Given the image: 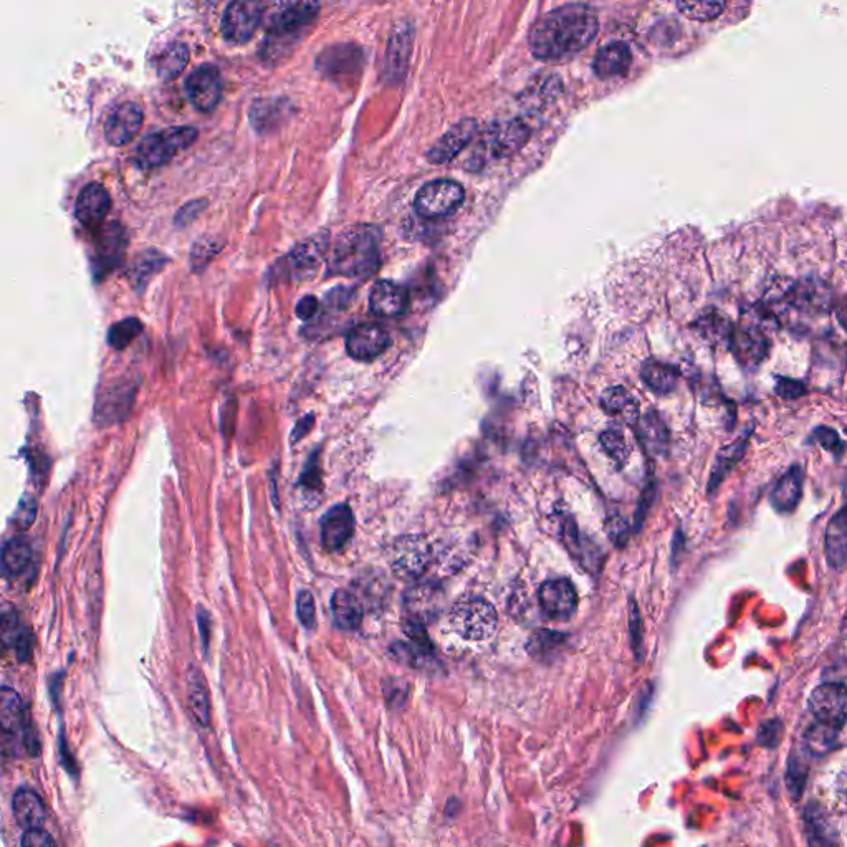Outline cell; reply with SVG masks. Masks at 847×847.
Listing matches in <instances>:
<instances>
[{"instance_id":"obj_36","label":"cell","mask_w":847,"mask_h":847,"mask_svg":"<svg viewBox=\"0 0 847 847\" xmlns=\"http://www.w3.org/2000/svg\"><path fill=\"white\" fill-rule=\"evenodd\" d=\"M803 492V472L800 467H793L788 474L776 485L771 502L780 512L795 510Z\"/></svg>"},{"instance_id":"obj_17","label":"cell","mask_w":847,"mask_h":847,"mask_svg":"<svg viewBox=\"0 0 847 847\" xmlns=\"http://www.w3.org/2000/svg\"><path fill=\"white\" fill-rule=\"evenodd\" d=\"M732 351L743 366L755 368L768 355L770 340L760 326L747 323L733 331Z\"/></svg>"},{"instance_id":"obj_38","label":"cell","mask_w":847,"mask_h":847,"mask_svg":"<svg viewBox=\"0 0 847 847\" xmlns=\"http://www.w3.org/2000/svg\"><path fill=\"white\" fill-rule=\"evenodd\" d=\"M565 641L566 636H563L561 632L540 629L533 632L528 639L527 649L538 661H550L551 657L558 654Z\"/></svg>"},{"instance_id":"obj_44","label":"cell","mask_w":847,"mask_h":847,"mask_svg":"<svg viewBox=\"0 0 847 847\" xmlns=\"http://www.w3.org/2000/svg\"><path fill=\"white\" fill-rule=\"evenodd\" d=\"M599 441H601V446H603L604 452L611 457V459L619 465V467H623L626 464L627 459H629V455H631V447L627 446L626 437H624L623 432L619 431V429H608V431H604L599 437Z\"/></svg>"},{"instance_id":"obj_5","label":"cell","mask_w":847,"mask_h":847,"mask_svg":"<svg viewBox=\"0 0 847 847\" xmlns=\"http://www.w3.org/2000/svg\"><path fill=\"white\" fill-rule=\"evenodd\" d=\"M450 624L467 641H485L497 631V611L487 599L465 598L450 611Z\"/></svg>"},{"instance_id":"obj_43","label":"cell","mask_w":847,"mask_h":847,"mask_svg":"<svg viewBox=\"0 0 847 847\" xmlns=\"http://www.w3.org/2000/svg\"><path fill=\"white\" fill-rule=\"evenodd\" d=\"M642 437L652 454H661L667 446V431L661 417L649 412L642 421Z\"/></svg>"},{"instance_id":"obj_22","label":"cell","mask_w":847,"mask_h":847,"mask_svg":"<svg viewBox=\"0 0 847 847\" xmlns=\"http://www.w3.org/2000/svg\"><path fill=\"white\" fill-rule=\"evenodd\" d=\"M134 388L128 386H116L103 393L96 402L95 419L100 426H111L125 421L130 416L131 407L134 402Z\"/></svg>"},{"instance_id":"obj_32","label":"cell","mask_w":847,"mask_h":847,"mask_svg":"<svg viewBox=\"0 0 847 847\" xmlns=\"http://www.w3.org/2000/svg\"><path fill=\"white\" fill-rule=\"evenodd\" d=\"M326 249H328V237L325 234L308 237L288 254V265L297 272L307 273L308 270H312L320 264Z\"/></svg>"},{"instance_id":"obj_41","label":"cell","mask_w":847,"mask_h":847,"mask_svg":"<svg viewBox=\"0 0 847 847\" xmlns=\"http://www.w3.org/2000/svg\"><path fill=\"white\" fill-rule=\"evenodd\" d=\"M411 29L396 30V34L389 40L388 48V70H399L402 73V68H406L407 58L411 55Z\"/></svg>"},{"instance_id":"obj_28","label":"cell","mask_w":847,"mask_h":847,"mask_svg":"<svg viewBox=\"0 0 847 847\" xmlns=\"http://www.w3.org/2000/svg\"><path fill=\"white\" fill-rule=\"evenodd\" d=\"M389 656L399 664L419 670H431L436 659L431 641L394 642L389 647Z\"/></svg>"},{"instance_id":"obj_30","label":"cell","mask_w":847,"mask_h":847,"mask_svg":"<svg viewBox=\"0 0 847 847\" xmlns=\"http://www.w3.org/2000/svg\"><path fill=\"white\" fill-rule=\"evenodd\" d=\"M187 707L194 722L201 728L211 727V700L201 672L192 670L187 677Z\"/></svg>"},{"instance_id":"obj_9","label":"cell","mask_w":847,"mask_h":847,"mask_svg":"<svg viewBox=\"0 0 847 847\" xmlns=\"http://www.w3.org/2000/svg\"><path fill=\"white\" fill-rule=\"evenodd\" d=\"M809 710L819 727L838 732L847 722V687L843 684H823L809 697Z\"/></svg>"},{"instance_id":"obj_13","label":"cell","mask_w":847,"mask_h":847,"mask_svg":"<svg viewBox=\"0 0 847 847\" xmlns=\"http://www.w3.org/2000/svg\"><path fill=\"white\" fill-rule=\"evenodd\" d=\"M538 603L546 618L563 621L570 619L578 606V594L570 580H548L538 589Z\"/></svg>"},{"instance_id":"obj_49","label":"cell","mask_w":847,"mask_h":847,"mask_svg":"<svg viewBox=\"0 0 847 847\" xmlns=\"http://www.w3.org/2000/svg\"><path fill=\"white\" fill-rule=\"evenodd\" d=\"M298 484L305 487L308 490H318L321 487V467H320V455L318 452L308 459L307 465H305V469H303L302 475H300V480H298Z\"/></svg>"},{"instance_id":"obj_29","label":"cell","mask_w":847,"mask_h":847,"mask_svg":"<svg viewBox=\"0 0 847 847\" xmlns=\"http://www.w3.org/2000/svg\"><path fill=\"white\" fill-rule=\"evenodd\" d=\"M331 613L336 626L343 631H356L363 623V606L355 594L338 589L331 596Z\"/></svg>"},{"instance_id":"obj_8","label":"cell","mask_w":847,"mask_h":847,"mask_svg":"<svg viewBox=\"0 0 847 847\" xmlns=\"http://www.w3.org/2000/svg\"><path fill=\"white\" fill-rule=\"evenodd\" d=\"M465 199L464 187L452 179H436L419 189L414 209L424 219H442L457 211Z\"/></svg>"},{"instance_id":"obj_20","label":"cell","mask_w":847,"mask_h":847,"mask_svg":"<svg viewBox=\"0 0 847 847\" xmlns=\"http://www.w3.org/2000/svg\"><path fill=\"white\" fill-rule=\"evenodd\" d=\"M475 133H477V123L474 120L467 118L460 121L429 149L427 158L434 164L449 163L457 154L462 153V149L474 139Z\"/></svg>"},{"instance_id":"obj_4","label":"cell","mask_w":847,"mask_h":847,"mask_svg":"<svg viewBox=\"0 0 847 847\" xmlns=\"http://www.w3.org/2000/svg\"><path fill=\"white\" fill-rule=\"evenodd\" d=\"M197 134L192 126H174L151 133L139 143L134 161L144 169L159 168L169 163L179 151L189 148L196 141Z\"/></svg>"},{"instance_id":"obj_1","label":"cell","mask_w":847,"mask_h":847,"mask_svg":"<svg viewBox=\"0 0 847 847\" xmlns=\"http://www.w3.org/2000/svg\"><path fill=\"white\" fill-rule=\"evenodd\" d=\"M598 30V15L589 5H561L536 22L530 32V50L540 60L573 55L588 47Z\"/></svg>"},{"instance_id":"obj_39","label":"cell","mask_w":847,"mask_h":847,"mask_svg":"<svg viewBox=\"0 0 847 847\" xmlns=\"http://www.w3.org/2000/svg\"><path fill=\"white\" fill-rule=\"evenodd\" d=\"M166 262H168V259L161 252L144 250L143 254L139 255L136 262H134L133 268H131L134 287L143 288L149 278L154 277L156 273L163 270Z\"/></svg>"},{"instance_id":"obj_3","label":"cell","mask_w":847,"mask_h":847,"mask_svg":"<svg viewBox=\"0 0 847 847\" xmlns=\"http://www.w3.org/2000/svg\"><path fill=\"white\" fill-rule=\"evenodd\" d=\"M530 136L532 130L525 121H498L480 134L469 156V168L480 169L492 161L510 158L528 143Z\"/></svg>"},{"instance_id":"obj_14","label":"cell","mask_w":847,"mask_h":847,"mask_svg":"<svg viewBox=\"0 0 847 847\" xmlns=\"http://www.w3.org/2000/svg\"><path fill=\"white\" fill-rule=\"evenodd\" d=\"M143 120V110L136 103L125 101L113 106L103 125L106 141L111 146H125L139 133Z\"/></svg>"},{"instance_id":"obj_34","label":"cell","mask_w":847,"mask_h":847,"mask_svg":"<svg viewBox=\"0 0 847 847\" xmlns=\"http://www.w3.org/2000/svg\"><path fill=\"white\" fill-rule=\"evenodd\" d=\"M806 833L809 847H838V833L818 806L806 811Z\"/></svg>"},{"instance_id":"obj_47","label":"cell","mask_w":847,"mask_h":847,"mask_svg":"<svg viewBox=\"0 0 847 847\" xmlns=\"http://www.w3.org/2000/svg\"><path fill=\"white\" fill-rule=\"evenodd\" d=\"M297 613L302 626L308 631H313L316 627V606L312 591L308 589L300 591L297 598Z\"/></svg>"},{"instance_id":"obj_16","label":"cell","mask_w":847,"mask_h":847,"mask_svg":"<svg viewBox=\"0 0 847 847\" xmlns=\"http://www.w3.org/2000/svg\"><path fill=\"white\" fill-rule=\"evenodd\" d=\"M320 12V4L316 2H292L278 5L268 22V32L273 37L295 35L298 30L312 24Z\"/></svg>"},{"instance_id":"obj_55","label":"cell","mask_w":847,"mask_h":847,"mask_svg":"<svg viewBox=\"0 0 847 847\" xmlns=\"http://www.w3.org/2000/svg\"><path fill=\"white\" fill-rule=\"evenodd\" d=\"M609 533H611V538H613L614 543H618V545H623L624 541L627 540V523L624 518L616 517L609 522Z\"/></svg>"},{"instance_id":"obj_10","label":"cell","mask_w":847,"mask_h":847,"mask_svg":"<svg viewBox=\"0 0 847 847\" xmlns=\"http://www.w3.org/2000/svg\"><path fill=\"white\" fill-rule=\"evenodd\" d=\"M264 7L252 0H235L225 7L222 15V32L234 44H244L252 39L262 22Z\"/></svg>"},{"instance_id":"obj_52","label":"cell","mask_w":847,"mask_h":847,"mask_svg":"<svg viewBox=\"0 0 847 847\" xmlns=\"http://www.w3.org/2000/svg\"><path fill=\"white\" fill-rule=\"evenodd\" d=\"M776 393L786 399L800 398L804 394L803 384L793 379H780L776 384Z\"/></svg>"},{"instance_id":"obj_15","label":"cell","mask_w":847,"mask_h":847,"mask_svg":"<svg viewBox=\"0 0 847 847\" xmlns=\"http://www.w3.org/2000/svg\"><path fill=\"white\" fill-rule=\"evenodd\" d=\"M391 345L388 330L376 323H364L350 331L346 338V351L356 361H373L383 355Z\"/></svg>"},{"instance_id":"obj_45","label":"cell","mask_w":847,"mask_h":847,"mask_svg":"<svg viewBox=\"0 0 847 847\" xmlns=\"http://www.w3.org/2000/svg\"><path fill=\"white\" fill-rule=\"evenodd\" d=\"M675 5L685 17L699 22L714 20L727 7L725 2H677Z\"/></svg>"},{"instance_id":"obj_26","label":"cell","mask_w":847,"mask_h":847,"mask_svg":"<svg viewBox=\"0 0 847 847\" xmlns=\"http://www.w3.org/2000/svg\"><path fill=\"white\" fill-rule=\"evenodd\" d=\"M2 642L5 647H10L15 652L19 662L30 661L34 637L15 611H5L2 616Z\"/></svg>"},{"instance_id":"obj_37","label":"cell","mask_w":847,"mask_h":847,"mask_svg":"<svg viewBox=\"0 0 847 847\" xmlns=\"http://www.w3.org/2000/svg\"><path fill=\"white\" fill-rule=\"evenodd\" d=\"M189 63V48L181 42H174L163 48L156 58V73L164 82L178 78Z\"/></svg>"},{"instance_id":"obj_23","label":"cell","mask_w":847,"mask_h":847,"mask_svg":"<svg viewBox=\"0 0 847 847\" xmlns=\"http://www.w3.org/2000/svg\"><path fill=\"white\" fill-rule=\"evenodd\" d=\"M126 237L121 225L113 224L106 227L96 242L95 272L96 277L108 273L120 264L125 250Z\"/></svg>"},{"instance_id":"obj_33","label":"cell","mask_w":847,"mask_h":847,"mask_svg":"<svg viewBox=\"0 0 847 847\" xmlns=\"http://www.w3.org/2000/svg\"><path fill=\"white\" fill-rule=\"evenodd\" d=\"M828 560L833 568L841 570L847 563V507L831 520L826 533Z\"/></svg>"},{"instance_id":"obj_12","label":"cell","mask_w":847,"mask_h":847,"mask_svg":"<svg viewBox=\"0 0 847 847\" xmlns=\"http://www.w3.org/2000/svg\"><path fill=\"white\" fill-rule=\"evenodd\" d=\"M355 513L348 503H338L321 517V545L326 551H340L355 535Z\"/></svg>"},{"instance_id":"obj_46","label":"cell","mask_w":847,"mask_h":847,"mask_svg":"<svg viewBox=\"0 0 847 847\" xmlns=\"http://www.w3.org/2000/svg\"><path fill=\"white\" fill-rule=\"evenodd\" d=\"M37 512H39V503H37V500L32 495H24L14 515L15 528L22 530V532H27L34 525Z\"/></svg>"},{"instance_id":"obj_42","label":"cell","mask_w":847,"mask_h":847,"mask_svg":"<svg viewBox=\"0 0 847 847\" xmlns=\"http://www.w3.org/2000/svg\"><path fill=\"white\" fill-rule=\"evenodd\" d=\"M141 331H143V323L138 318H133V316L125 318V320L118 321L111 326L110 331H108V343L115 350H125L141 335Z\"/></svg>"},{"instance_id":"obj_53","label":"cell","mask_w":847,"mask_h":847,"mask_svg":"<svg viewBox=\"0 0 847 847\" xmlns=\"http://www.w3.org/2000/svg\"><path fill=\"white\" fill-rule=\"evenodd\" d=\"M197 624H199V636H201L202 647H204V651L207 652V647H209V639H211L212 623L211 618H209V613H207L206 609H197Z\"/></svg>"},{"instance_id":"obj_50","label":"cell","mask_w":847,"mask_h":847,"mask_svg":"<svg viewBox=\"0 0 847 847\" xmlns=\"http://www.w3.org/2000/svg\"><path fill=\"white\" fill-rule=\"evenodd\" d=\"M222 245H216V240H201L194 245L192 249V265L197 270L199 267H206L207 262L212 259V255L217 254L222 249Z\"/></svg>"},{"instance_id":"obj_31","label":"cell","mask_w":847,"mask_h":847,"mask_svg":"<svg viewBox=\"0 0 847 847\" xmlns=\"http://www.w3.org/2000/svg\"><path fill=\"white\" fill-rule=\"evenodd\" d=\"M32 563V548L29 541L22 536L10 538L2 550V575L7 580H14L24 575Z\"/></svg>"},{"instance_id":"obj_11","label":"cell","mask_w":847,"mask_h":847,"mask_svg":"<svg viewBox=\"0 0 847 847\" xmlns=\"http://www.w3.org/2000/svg\"><path fill=\"white\" fill-rule=\"evenodd\" d=\"M184 88H186L187 98L194 105V108L202 111V113H209L221 101L224 83H222L219 68L216 65L206 63V65H202V67L196 68L194 72L189 73Z\"/></svg>"},{"instance_id":"obj_19","label":"cell","mask_w":847,"mask_h":847,"mask_svg":"<svg viewBox=\"0 0 847 847\" xmlns=\"http://www.w3.org/2000/svg\"><path fill=\"white\" fill-rule=\"evenodd\" d=\"M409 297L406 288L391 280H379L369 293V308L379 318H398L404 315Z\"/></svg>"},{"instance_id":"obj_21","label":"cell","mask_w":847,"mask_h":847,"mask_svg":"<svg viewBox=\"0 0 847 847\" xmlns=\"http://www.w3.org/2000/svg\"><path fill=\"white\" fill-rule=\"evenodd\" d=\"M793 307L803 312H828L833 303V292L826 283L816 278H804L788 292Z\"/></svg>"},{"instance_id":"obj_24","label":"cell","mask_w":847,"mask_h":847,"mask_svg":"<svg viewBox=\"0 0 847 847\" xmlns=\"http://www.w3.org/2000/svg\"><path fill=\"white\" fill-rule=\"evenodd\" d=\"M632 62L631 48L624 42H611L599 48L594 55L593 72L596 77L608 80V78L621 77L629 70Z\"/></svg>"},{"instance_id":"obj_27","label":"cell","mask_w":847,"mask_h":847,"mask_svg":"<svg viewBox=\"0 0 847 847\" xmlns=\"http://www.w3.org/2000/svg\"><path fill=\"white\" fill-rule=\"evenodd\" d=\"M601 407L609 416L626 424H636L641 417L639 402L624 386H611L601 396Z\"/></svg>"},{"instance_id":"obj_2","label":"cell","mask_w":847,"mask_h":847,"mask_svg":"<svg viewBox=\"0 0 847 847\" xmlns=\"http://www.w3.org/2000/svg\"><path fill=\"white\" fill-rule=\"evenodd\" d=\"M381 264L379 232L373 225L343 230L331 247L330 270L350 278L373 277Z\"/></svg>"},{"instance_id":"obj_18","label":"cell","mask_w":847,"mask_h":847,"mask_svg":"<svg viewBox=\"0 0 847 847\" xmlns=\"http://www.w3.org/2000/svg\"><path fill=\"white\" fill-rule=\"evenodd\" d=\"M111 209V197L105 187L90 182L83 187L75 202V216L88 229L100 227Z\"/></svg>"},{"instance_id":"obj_35","label":"cell","mask_w":847,"mask_h":847,"mask_svg":"<svg viewBox=\"0 0 847 847\" xmlns=\"http://www.w3.org/2000/svg\"><path fill=\"white\" fill-rule=\"evenodd\" d=\"M641 376L647 388L657 394L670 393L679 383L677 369L672 368L669 364L661 363V361H654V359H649L642 364Z\"/></svg>"},{"instance_id":"obj_57","label":"cell","mask_w":847,"mask_h":847,"mask_svg":"<svg viewBox=\"0 0 847 847\" xmlns=\"http://www.w3.org/2000/svg\"><path fill=\"white\" fill-rule=\"evenodd\" d=\"M834 790H836L839 803L843 804L844 808L847 809V766L839 773Z\"/></svg>"},{"instance_id":"obj_54","label":"cell","mask_w":847,"mask_h":847,"mask_svg":"<svg viewBox=\"0 0 847 847\" xmlns=\"http://www.w3.org/2000/svg\"><path fill=\"white\" fill-rule=\"evenodd\" d=\"M318 312V300L312 295L302 298L297 305V316L300 320H312Z\"/></svg>"},{"instance_id":"obj_40","label":"cell","mask_w":847,"mask_h":847,"mask_svg":"<svg viewBox=\"0 0 847 847\" xmlns=\"http://www.w3.org/2000/svg\"><path fill=\"white\" fill-rule=\"evenodd\" d=\"M436 593L431 591L429 586H419L409 591L406 596V608L409 613V621H416L422 624V619L429 618L431 614H436L437 604H429L427 601H434Z\"/></svg>"},{"instance_id":"obj_58","label":"cell","mask_w":847,"mask_h":847,"mask_svg":"<svg viewBox=\"0 0 847 847\" xmlns=\"http://www.w3.org/2000/svg\"><path fill=\"white\" fill-rule=\"evenodd\" d=\"M838 320L843 325L844 330H847V297H844L843 302L839 303Z\"/></svg>"},{"instance_id":"obj_7","label":"cell","mask_w":847,"mask_h":847,"mask_svg":"<svg viewBox=\"0 0 847 847\" xmlns=\"http://www.w3.org/2000/svg\"><path fill=\"white\" fill-rule=\"evenodd\" d=\"M432 558L434 550L431 541L424 535L401 536L399 540L394 541L389 555L394 575L411 581L421 578L429 570Z\"/></svg>"},{"instance_id":"obj_6","label":"cell","mask_w":847,"mask_h":847,"mask_svg":"<svg viewBox=\"0 0 847 847\" xmlns=\"http://www.w3.org/2000/svg\"><path fill=\"white\" fill-rule=\"evenodd\" d=\"M0 728H2L4 753L9 752V747H12V752H14L17 743H19V738L24 740L25 748L30 752L37 753V750H39L37 740L30 737V732H34V730L30 727V718L24 702L20 699V695L10 687H2V690H0Z\"/></svg>"},{"instance_id":"obj_56","label":"cell","mask_w":847,"mask_h":847,"mask_svg":"<svg viewBox=\"0 0 847 847\" xmlns=\"http://www.w3.org/2000/svg\"><path fill=\"white\" fill-rule=\"evenodd\" d=\"M313 424H315V417L313 414H308V416L302 417L300 421L295 424L292 431V439L293 444H297V442L302 441L303 437L307 436L310 429H312Z\"/></svg>"},{"instance_id":"obj_51","label":"cell","mask_w":847,"mask_h":847,"mask_svg":"<svg viewBox=\"0 0 847 847\" xmlns=\"http://www.w3.org/2000/svg\"><path fill=\"white\" fill-rule=\"evenodd\" d=\"M20 847H57V844L44 828H35L25 831Z\"/></svg>"},{"instance_id":"obj_48","label":"cell","mask_w":847,"mask_h":847,"mask_svg":"<svg viewBox=\"0 0 847 847\" xmlns=\"http://www.w3.org/2000/svg\"><path fill=\"white\" fill-rule=\"evenodd\" d=\"M384 695H386V700H388L391 709H402L406 704L407 697H409V685L406 684V680H386Z\"/></svg>"},{"instance_id":"obj_25","label":"cell","mask_w":847,"mask_h":847,"mask_svg":"<svg viewBox=\"0 0 847 847\" xmlns=\"http://www.w3.org/2000/svg\"><path fill=\"white\" fill-rule=\"evenodd\" d=\"M12 813H14L17 824L25 831L42 828L45 816H47L44 801L40 798L39 793L32 788H27V786L19 788L12 796Z\"/></svg>"}]
</instances>
